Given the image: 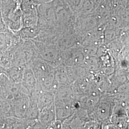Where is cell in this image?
<instances>
[{"mask_svg":"<svg viewBox=\"0 0 129 129\" xmlns=\"http://www.w3.org/2000/svg\"><path fill=\"white\" fill-rule=\"evenodd\" d=\"M10 105L12 112L16 117L23 118L27 112V100L20 95L10 100Z\"/></svg>","mask_w":129,"mask_h":129,"instance_id":"6da1fadb","label":"cell"},{"mask_svg":"<svg viewBox=\"0 0 129 129\" xmlns=\"http://www.w3.org/2000/svg\"><path fill=\"white\" fill-rule=\"evenodd\" d=\"M5 73L12 81L18 84L22 79L23 72L21 67L19 66H11L5 70Z\"/></svg>","mask_w":129,"mask_h":129,"instance_id":"7a4b0ae2","label":"cell"},{"mask_svg":"<svg viewBox=\"0 0 129 129\" xmlns=\"http://www.w3.org/2000/svg\"><path fill=\"white\" fill-rule=\"evenodd\" d=\"M75 17L78 13L82 0H63Z\"/></svg>","mask_w":129,"mask_h":129,"instance_id":"277c9868","label":"cell"},{"mask_svg":"<svg viewBox=\"0 0 129 129\" xmlns=\"http://www.w3.org/2000/svg\"><path fill=\"white\" fill-rule=\"evenodd\" d=\"M22 81L23 86L29 91H32L35 87V80L33 73L29 70H25L23 73Z\"/></svg>","mask_w":129,"mask_h":129,"instance_id":"3957f363","label":"cell"}]
</instances>
